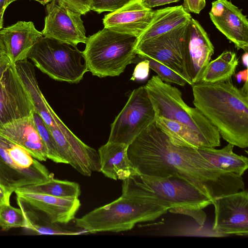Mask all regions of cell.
Here are the masks:
<instances>
[{
    "label": "cell",
    "instance_id": "cell-1",
    "mask_svg": "<svg viewBox=\"0 0 248 248\" xmlns=\"http://www.w3.org/2000/svg\"><path fill=\"white\" fill-rule=\"evenodd\" d=\"M128 158L136 171L144 175H179L192 183L213 201L245 190L242 176L222 171L196 148L173 144L155 123L128 145Z\"/></svg>",
    "mask_w": 248,
    "mask_h": 248
},
{
    "label": "cell",
    "instance_id": "cell-2",
    "mask_svg": "<svg viewBox=\"0 0 248 248\" xmlns=\"http://www.w3.org/2000/svg\"><path fill=\"white\" fill-rule=\"evenodd\" d=\"M193 104L227 142L248 146V81L238 88L231 79L192 85Z\"/></svg>",
    "mask_w": 248,
    "mask_h": 248
},
{
    "label": "cell",
    "instance_id": "cell-3",
    "mask_svg": "<svg viewBox=\"0 0 248 248\" xmlns=\"http://www.w3.org/2000/svg\"><path fill=\"white\" fill-rule=\"evenodd\" d=\"M122 188L123 196L158 205L173 213L201 210L212 204L208 196L177 175L160 178L136 171L123 181Z\"/></svg>",
    "mask_w": 248,
    "mask_h": 248
},
{
    "label": "cell",
    "instance_id": "cell-4",
    "mask_svg": "<svg viewBox=\"0 0 248 248\" xmlns=\"http://www.w3.org/2000/svg\"><path fill=\"white\" fill-rule=\"evenodd\" d=\"M157 116L180 123L189 127L202 139L206 147L220 145L217 128L195 107L184 101L180 90L153 76L144 86Z\"/></svg>",
    "mask_w": 248,
    "mask_h": 248
},
{
    "label": "cell",
    "instance_id": "cell-5",
    "mask_svg": "<svg viewBox=\"0 0 248 248\" xmlns=\"http://www.w3.org/2000/svg\"><path fill=\"white\" fill-rule=\"evenodd\" d=\"M167 209L121 195L115 201L75 219L78 228L87 232H119L130 230L141 222L154 221Z\"/></svg>",
    "mask_w": 248,
    "mask_h": 248
},
{
    "label": "cell",
    "instance_id": "cell-6",
    "mask_svg": "<svg viewBox=\"0 0 248 248\" xmlns=\"http://www.w3.org/2000/svg\"><path fill=\"white\" fill-rule=\"evenodd\" d=\"M138 38L106 27L89 36L82 51L88 71L99 78L118 76L136 55Z\"/></svg>",
    "mask_w": 248,
    "mask_h": 248
},
{
    "label": "cell",
    "instance_id": "cell-7",
    "mask_svg": "<svg viewBox=\"0 0 248 248\" xmlns=\"http://www.w3.org/2000/svg\"><path fill=\"white\" fill-rule=\"evenodd\" d=\"M28 58L50 78L77 83L88 71L82 51L75 46L42 36L31 49Z\"/></svg>",
    "mask_w": 248,
    "mask_h": 248
},
{
    "label": "cell",
    "instance_id": "cell-8",
    "mask_svg": "<svg viewBox=\"0 0 248 248\" xmlns=\"http://www.w3.org/2000/svg\"><path fill=\"white\" fill-rule=\"evenodd\" d=\"M53 177L26 150L0 134V185L13 192Z\"/></svg>",
    "mask_w": 248,
    "mask_h": 248
},
{
    "label": "cell",
    "instance_id": "cell-9",
    "mask_svg": "<svg viewBox=\"0 0 248 248\" xmlns=\"http://www.w3.org/2000/svg\"><path fill=\"white\" fill-rule=\"evenodd\" d=\"M157 116L144 86L134 89L111 124L108 142L129 145Z\"/></svg>",
    "mask_w": 248,
    "mask_h": 248
},
{
    "label": "cell",
    "instance_id": "cell-10",
    "mask_svg": "<svg viewBox=\"0 0 248 248\" xmlns=\"http://www.w3.org/2000/svg\"><path fill=\"white\" fill-rule=\"evenodd\" d=\"M188 22L170 31L138 43L136 53L155 60L177 73L192 85L185 62V46Z\"/></svg>",
    "mask_w": 248,
    "mask_h": 248
},
{
    "label": "cell",
    "instance_id": "cell-11",
    "mask_svg": "<svg viewBox=\"0 0 248 248\" xmlns=\"http://www.w3.org/2000/svg\"><path fill=\"white\" fill-rule=\"evenodd\" d=\"M34 111L30 94L11 63L0 80V127L29 117Z\"/></svg>",
    "mask_w": 248,
    "mask_h": 248
},
{
    "label": "cell",
    "instance_id": "cell-12",
    "mask_svg": "<svg viewBox=\"0 0 248 248\" xmlns=\"http://www.w3.org/2000/svg\"><path fill=\"white\" fill-rule=\"evenodd\" d=\"M213 231L220 235L248 234V193L243 190L216 199Z\"/></svg>",
    "mask_w": 248,
    "mask_h": 248
},
{
    "label": "cell",
    "instance_id": "cell-13",
    "mask_svg": "<svg viewBox=\"0 0 248 248\" xmlns=\"http://www.w3.org/2000/svg\"><path fill=\"white\" fill-rule=\"evenodd\" d=\"M43 35L75 46L85 44L87 37L81 15L59 5L57 0L46 4Z\"/></svg>",
    "mask_w": 248,
    "mask_h": 248
},
{
    "label": "cell",
    "instance_id": "cell-14",
    "mask_svg": "<svg viewBox=\"0 0 248 248\" xmlns=\"http://www.w3.org/2000/svg\"><path fill=\"white\" fill-rule=\"evenodd\" d=\"M214 52V46L206 31L192 17L186 37L185 62L192 85L200 81Z\"/></svg>",
    "mask_w": 248,
    "mask_h": 248
},
{
    "label": "cell",
    "instance_id": "cell-15",
    "mask_svg": "<svg viewBox=\"0 0 248 248\" xmlns=\"http://www.w3.org/2000/svg\"><path fill=\"white\" fill-rule=\"evenodd\" d=\"M209 14L216 28L235 47L248 52V21L241 9L228 0H216Z\"/></svg>",
    "mask_w": 248,
    "mask_h": 248
},
{
    "label": "cell",
    "instance_id": "cell-16",
    "mask_svg": "<svg viewBox=\"0 0 248 248\" xmlns=\"http://www.w3.org/2000/svg\"><path fill=\"white\" fill-rule=\"evenodd\" d=\"M16 199L28 208L43 213L52 223L66 224L75 218L80 206L78 198H62L17 189Z\"/></svg>",
    "mask_w": 248,
    "mask_h": 248
},
{
    "label": "cell",
    "instance_id": "cell-17",
    "mask_svg": "<svg viewBox=\"0 0 248 248\" xmlns=\"http://www.w3.org/2000/svg\"><path fill=\"white\" fill-rule=\"evenodd\" d=\"M144 0H131L122 7L105 16L104 27L139 38L146 30L155 10L147 7Z\"/></svg>",
    "mask_w": 248,
    "mask_h": 248
},
{
    "label": "cell",
    "instance_id": "cell-18",
    "mask_svg": "<svg viewBox=\"0 0 248 248\" xmlns=\"http://www.w3.org/2000/svg\"><path fill=\"white\" fill-rule=\"evenodd\" d=\"M43 35L31 21H18L0 30V38L11 62L27 59L33 45Z\"/></svg>",
    "mask_w": 248,
    "mask_h": 248
},
{
    "label": "cell",
    "instance_id": "cell-19",
    "mask_svg": "<svg viewBox=\"0 0 248 248\" xmlns=\"http://www.w3.org/2000/svg\"><path fill=\"white\" fill-rule=\"evenodd\" d=\"M0 134L24 148L38 160H47L46 149L35 125L32 114L0 127Z\"/></svg>",
    "mask_w": 248,
    "mask_h": 248
},
{
    "label": "cell",
    "instance_id": "cell-20",
    "mask_svg": "<svg viewBox=\"0 0 248 248\" xmlns=\"http://www.w3.org/2000/svg\"><path fill=\"white\" fill-rule=\"evenodd\" d=\"M128 146L108 141L98 149L100 171L106 177L123 181L137 171L128 158Z\"/></svg>",
    "mask_w": 248,
    "mask_h": 248
},
{
    "label": "cell",
    "instance_id": "cell-21",
    "mask_svg": "<svg viewBox=\"0 0 248 248\" xmlns=\"http://www.w3.org/2000/svg\"><path fill=\"white\" fill-rule=\"evenodd\" d=\"M17 72L31 97L34 108L48 127L57 126L56 113L42 93L36 78L34 66L27 59L15 63Z\"/></svg>",
    "mask_w": 248,
    "mask_h": 248
},
{
    "label": "cell",
    "instance_id": "cell-22",
    "mask_svg": "<svg viewBox=\"0 0 248 248\" xmlns=\"http://www.w3.org/2000/svg\"><path fill=\"white\" fill-rule=\"evenodd\" d=\"M191 18L182 5L156 10L149 25L138 38V43L187 23Z\"/></svg>",
    "mask_w": 248,
    "mask_h": 248
},
{
    "label": "cell",
    "instance_id": "cell-23",
    "mask_svg": "<svg viewBox=\"0 0 248 248\" xmlns=\"http://www.w3.org/2000/svg\"><path fill=\"white\" fill-rule=\"evenodd\" d=\"M234 146L228 143L220 149L213 147H200L197 149L201 155L217 169L242 176L248 168V158L234 153L233 151Z\"/></svg>",
    "mask_w": 248,
    "mask_h": 248
},
{
    "label": "cell",
    "instance_id": "cell-24",
    "mask_svg": "<svg viewBox=\"0 0 248 248\" xmlns=\"http://www.w3.org/2000/svg\"><path fill=\"white\" fill-rule=\"evenodd\" d=\"M156 126L177 146L198 148L206 147L199 136L185 125L176 121L157 116L155 122Z\"/></svg>",
    "mask_w": 248,
    "mask_h": 248
},
{
    "label": "cell",
    "instance_id": "cell-25",
    "mask_svg": "<svg viewBox=\"0 0 248 248\" xmlns=\"http://www.w3.org/2000/svg\"><path fill=\"white\" fill-rule=\"evenodd\" d=\"M238 63V59L235 52L224 51L209 62L200 82L212 83L231 79Z\"/></svg>",
    "mask_w": 248,
    "mask_h": 248
},
{
    "label": "cell",
    "instance_id": "cell-26",
    "mask_svg": "<svg viewBox=\"0 0 248 248\" xmlns=\"http://www.w3.org/2000/svg\"><path fill=\"white\" fill-rule=\"evenodd\" d=\"M18 189L62 198H78L81 193L78 183L54 177L42 183Z\"/></svg>",
    "mask_w": 248,
    "mask_h": 248
},
{
    "label": "cell",
    "instance_id": "cell-27",
    "mask_svg": "<svg viewBox=\"0 0 248 248\" xmlns=\"http://www.w3.org/2000/svg\"><path fill=\"white\" fill-rule=\"evenodd\" d=\"M32 117L37 131L46 146L47 159L56 163L67 164L59 154L54 138L43 119L35 111L32 113Z\"/></svg>",
    "mask_w": 248,
    "mask_h": 248
},
{
    "label": "cell",
    "instance_id": "cell-28",
    "mask_svg": "<svg viewBox=\"0 0 248 248\" xmlns=\"http://www.w3.org/2000/svg\"><path fill=\"white\" fill-rule=\"evenodd\" d=\"M19 207L22 209L26 220L25 229L36 235H77L83 232H76L64 229L56 223H52L49 221L44 223H38L30 218L26 214L22 206Z\"/></svg>",
    "mask_w": 248,
    "mask_h": 248
},
{
    "label": "cell",
    "instance_id": "cell-29",
    "mask_svg": "<svg viewBox=\"0 0 248 248\" xmlns=\"http://www.w3.org/2000/svg\"><path fill=\"white\" fill-rule=\"evenodd\" d=\"M26 220L22 208H15L10 204L0 208V228L7 231L14 228H25Z\"/></svg>",
    "mask_w": 248,
    "mask_h": 248
},
{
    "label": "cell",
    "instance_id": "cell-30",
    "mask_svg": "<svg viewBox=\"0 0 248 248\" xmlns=\"http://www.w3.org/2000/svg\"><path fill=\"white\" fill-rule=\"evenodd\" d=\"M142 58L148 60L150 68L154 71L162 81L181 86H184L187 84L184 78L163 64L150 58Z\"/></svg>",
    "mask_w": 248,
    "mask_h": 248
},
{
    "label": "cell",
    "instance_id": "cell-31",
    "mask_svg": "<svg viewBox=\"0 0 248 248\" xmlns=\"http://www.w3.org/2000/svg\"><path fill=\"white\" fill-rule=\"evenodd\" d=\"M131 0H93L91 10L100 14L113 12L125 5Z\"/></svg>",
    "mask_w": 248,
    "mask_h": 248
},
{
    "label": "cell",
    "instance_id": "cell-32",
    "mask_svg": "<svg viewBox=\"0 0 248 248\" xmlns=\"http://www.w3.org/2000/svg\"><path fill=\"white\" fill-rule=\"evenodd\" d=\"M93 0H57V3L80 15H85L91 10Z\"/></svg>",
    "mask_w": 248,
    "mask_h": 248
},
{
    "label": "cell",
    "instance_id": "cell-33",
    "mask_svg": "<svg viewBox=\"0 0 248 248\" xmlns=\"http://www.w3.org/2000/svg\"><path fill=\"white\" fill-rule=\"evenodd\" d=\"M139 56L140 61L137 63L134 69L130 78L131 80L143 81L146 79L149 76L150 69L149 61L147 59Z\"/></svg>",
    "mask_w": 248,
    "mask_h": 248
},
{
    "label": "cell",
    "instance_id": "cell-34",
    "mask_svg": "<svg viewBox=\"0 0 248 248\" xmlns=\"http://www.w3.org/2000/svg\"><path fill=\"white\" fill-rule=\"evenodd\" d=\"M205 5V0H184L182 5L186 12L197 14H199Z\"/></svg>",
    "mask_w": 248,
    "mask_h": 248
},
{
    "label": "cell",
    "instance_id": "cell-35",
    "mask_svg": "<svg viewBox=\"0 0 248 248\" xmlns=\"http://www.w3.org/2000/svg\"><path fill=\"white\" fill-rule=\"evenodd\" d=\"M12 193L0 185V208L4 205L10 204V199Z\"/></svg>",
    "mask_w": 248,
    "mask_h": 248
},
{
    "label": "cell",
    "instance_id": "cell-36",
    "mask_svg": "<svg viewBox=\"0 0 248 248\" xmlns=\"http://www.w3.org/2000/svg\"><path fill=\"white\" fill-rule=\"evenodd\" d=\"M180 0H144L145 5L151 9L154 7L177 2Z\"/></svg>",
    "mask_w": 248,
    "mask_h": 248
},
{
    "label": "cell",
    "instance_id": "cell-37",
    "mask_svg": "<svg viewBox=\"0 0 248 248\" xmlns=\"http://www.w3.org/2000/svg\"><path fill=\"white\" fill-rule=\"evenodd\" d=\"M11 62L7 55L0 59V80Z\"/></svg>",
    "mask_w": 248,
    "mask_h": 248
},
{
    "label": "cell",
    "instance_id": "cell-38",
    "mask_svg": "<svg viewBox=\"0 0 248 248\" xmlns=\"http://www.w3.org/2000/svg\"><path fill=\"white\" fill-rule=\"evenodd\" d=\"M248 68L240 71L235 75V78L238 83H240L242 81L244 82L248 81Z\"/></svg>",
    "mask_w": 248,
    "mask_h": 248
},
{
    "label": "cell",
    "instance_id": "cell-39",
    "mask_svg": "<svg viewBox=\"0 0 248 248\" xmlns=\"http://www.w3.org/2000/svg\"><path fill=\"white\" fill-rule=\"evenodd\" d=\"M7 55L4 44L0 38V59Z\"/></svg>",
    "mask_w": 248,
    "mask_h": 248
},
{
    "label": "cell",
    "instance_id": "cell-40",
    "mask_svg": "<svg viewBox=\"0 0 248 248\" xmlns=\"http://www.w3.org/2000/svg\"><path fill=\"white\" fill-rule=\"evenodd\" d=\"M17 0H7V6H8L11 2ZM38 1L43 5L46 4L54 0H34Z\"/></svg>",
    "mask_w": 248,
    "mask_h": 248
},
{
    "label": "cell",
    "instance_id": "cell-41",
    "mask_svg": "<svg viewBox=\"0 0 248 248\" xmlns=\"http://www.w3.org/2000/svg\"><path fill=\"white\" fill-rule=\"evenodd\" d=\"M248 52H244L242 56V62L246 68H248Z\"/></svg>",
    "mask_w": 248,
    "mask_h": 248
},
{
    "label": "cell",
    "instance_id": "cell-42",
    "mask_svg": "<svg viewBox=\"0 0 248 248\" xmlns=\"http://www.w3.org/2000/svg\"><path fill=\"white\" fill-rule=\"evenodd\" d=\"M7 0H0V13H4L7 8Z\"/></svg>",
    "mask_w": 248,
    "mask_h": 248
},
{
    "label": "cell",
    "instance_id": "cell-43",
    "mask_svg": "<svg viewBox=\"0 0 248 248\" xmlns=\"http://www.w3.org/2000/svg\"><path fill=\"white\" fill-rule=\"evenodd\" d=\"M3 14L4 13H0V30L2 28Z\"/></svg>",
    "mask_w": 248,
    "mask_h": 248
}]
</instances>
